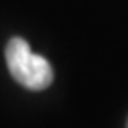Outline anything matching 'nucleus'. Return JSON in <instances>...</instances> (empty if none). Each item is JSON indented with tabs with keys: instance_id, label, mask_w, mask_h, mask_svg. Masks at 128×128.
<instances>
[{
	"instance_id": "nucleus-1",
	"label": "nucleus",
	"mask_w": 128,
	"mask_h": 128,
	"mask_svg": "<svg viewBox=\"0 0 128 128\" xmlns=\"http://www.w3.org/2000/svg\"><path fill=\"white\" fill-rule=\"evenodd\" d=\"M6 62L11 76L30 91H43L54 82L52 66L44 57L32 54L22 38H12L6 46Z\"/></svg>"
},
{
	"instance_id": "nucleus-2",
	"label": "nucleus",
	"mask_w": 128,
	"mask_h": 128,
	"mask_svg": "<svg viewBox=\"0 0 128 128\" xmlns=\"http://www.w3.org/2000/svg\"><path fill=\"white\" fill-rule=\"evenodd\" d=\"M126 128H128V123H126Z\"/></svg>"
}]
</instances>
